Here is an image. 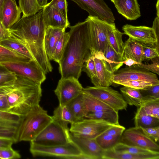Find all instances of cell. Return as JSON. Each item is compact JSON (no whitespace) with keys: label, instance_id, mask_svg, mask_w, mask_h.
Returning <instances> with one entry per match:
<instances>
[{"label":"cell","instance_id":"6da1fadb","mask_svg":"<svg viewBox=\"0 0 159 159\" xmlns=\"http://www.w3.org/2000/svg\"><path fill=\"white\" fill-rule=\"evenodd\" d=\"M46 29L42 9L33 16H22L8 30L10 37L29 50L46 74L52 70L45 48Z\"/></svg>","mask_w":159,"mask_h":159},{"label":"cell","instance_id":"7a4b0ae2","mask_svg":"<svg viewBox=\"0 0 159 159\" xmlns=\"http://www.w3.org/2000/svg\"><path fill=\"white\" fill-rule=\"evenodd\" d=\"M69 37L58 63L62 78L78 79L84 64L92 55L88 22L85 19L70 26Z\"/></svg>","mask_w":159,"mask_h":159},{"label":"cell","instance_id":"3957f363","mask_svg":"<svg viewBox=\"0 0 159 159\" xmlns=\"http://www.w3.org/2000/svg\"><path fill=\"white\" fill-rule=\"evenodd\" d=\"M41 85L16 75L15 80L0 86V92L7 100L8 111L23 116L39 104L42 95Z\"/></svg>","mask_w":159,"mask_h":159},{"label":"cell","instance_id":"277c9868","mask_svg":"<svg viewBox=\"0 0 159 159\" xmlns=\"http://www.w3.org/2000/svg\"><path fill=\"white\" fill-rule=\"evenodd\" d=\"M53 120L39 104L22 116L17 128L15 142H31Z\"/></svg>","mask_w":159,"mask_h":159},{"label":"cell","instance_id":"5b68a950","mask_svg":"<svg viewBox=\"0 0 159 159\" xmlns=\"http://www.w3.org/2000/svg\"><path fill=\"white\" fill-rule=\"evenodd\" d=\"M71 141L70 133L53 120L30 143L43 146L66 144Z\"/></svg>","mask_w":159,"mask_h":159},{"label":"cell","instance_id":"8992f818","mask_svg":"<svg viewBox=\"0 0 159 159\" xmlns=\"http://www.w3.org/2000/svg\"><path fill=\"white\" fill-rule=\"evenodd\" d=\"M30 150L33 157L43 156L66 159H80L82 153L72 141L63 145L45 146L30 142Z\"/></svg>","mask_w":159,"mask_h":159},{"label":"cell","instance_id":"52a82bcc","mask_svg":"<svg viewBox=\"0 0 159 159\" xmlns=\"http://www.w3.org/2000/svg\"><path fill=\"white\" fill-rule=\"evenodd\" d=\"M82 92L101 101L118 111L126 110L127 104L122 94L109 87L88 86L83 88Z\"/></svg>","mask_w":159,"mask_h":159},{"label":"cell","instance_id":"ba28073f","mask_svg":"<svg viewBox=\"0 0 159 159\" xmlns=\"http://www.w3.org/2000/svg\"><path fill=\"white\" fill-rule=\"evenodd\" d=\"M86 20L88 22L92 52H103L106 47L109 44L107 32L108 28L112 23L102 20L98 17L90 16H88Z\"/></svg>","mask_w":159,"mask_h":159},{"label":"cell","instance_id":"9c48e42d","mask_svg":"<svg viewBox=\"0 0 159 159\" xmlns=\"http://www.w3.org/2000/svg\"><path fill=\"white\" fill-rule=\"evenodd\" d=\"M114 125L103 120L84 118L71 124L69 131L75 136L95 139Z\"/></svg>","mask_w":159,"mask_h":159},{"label":"cell","instance_id":"30bf717a","mask_svg":"<svg viewBox=\"0 0 159 159\" xmlns=\"http://www.w3.org/2000/svg\"><path fill=\"white\" fill-rule=\"evenodd\" d=\"M0 67L41 84L46 79V74L34 60L25 62H7L0 64Z\"/></svg>","mask_w":159,"mask_h":159},{"label":"cell","instance_id":"8fae6325","mask_svg":"<svg viewBox=\"0 0 159 159\" xmlns=\"http://www.w3.org/2000/svg\"><path fill=\"white\" fill-rule=\"evenodd\" d=\"M113 83L123 80H142L159 84V80L156 74L136 65L118 70L114 73L112 78Z\"/></svg>","mask_w":159,"mask_h":159},{"label":"cell","instance_id":"7c38bea8","mask_svg":"<svg viewBox=\"0 0 159 159\" xmlns=\"http://www.w3.org/2000/svg\"><path fill=\"white\" fill-rule=\"evenodd\" d=\"M83 89L78 79L74 77L61 78L54 92L59 105L64 106L80 95Z\"/></svg>","mask_w":159,"mask_h":159},{"label":"cell","instance_id":"4fadbf2b","mask_svg":"<svg viewBox=\"0 0 159 159\" xmlns=\"http://www.w3.org/2000/svg\"><path fill=\"white\" fill-rule=\"evenodd\" d=\"M120 142L159 152L158 145L147 136L140 128L135 127L125 130L122 134Z\"/></svg>","mask_w":159,"mask_h":159},{"label":"cell","instance_id":"5bb4252c","mask_svg":"<svg viewBox=\"0 0 159 159\" xmlns=\"http://www.w3.org/2000/svg\"><path fill=\"white\" fill-rule=\"evenodd\" d=\"M71 0L87 11L89 16L98 17L109 23H114L115 18L112 12L103 0Z\"/></svg>","mask_w":159,"mask_h":159},{"label":"cell","instance_id":"9a60e30c","mask_svg":"<svg viewBox=\"0 0 159 159\" xmlns=\"http://www.w3.org/2000/svg\"><path fill=\"white\" fill-rule=\"evenodd\" d=\"M122 30L124 34L141 43L159 48V39L152 27L126 24L122 26Z\"/></svg>","mask_w":159,"mask_h":159},{"label":"cell","instance_id":"2e32d148","mask_svg":"<svg viewBox=\"0 0 159 159\" xmlns=\"http://www.w3.org/2000/svg\"><path fill=\"white\" fill-rule=\"evenodd\" d=\"M70 137L80 151L83 159H102L104 150L100 147L95 139L77 136L70 133Z\"/></svg>","mask_w":159,"mask_h":159},{"label":"cell","instance_id":"e0dca14e","mask_svg":"<svg viewBox=\"0 0 159 159\" xmlns=\"http://www.w3.org/2000/svg\"><path fill=\"white\" fill-rule=\"evenodd\" d=\"M92 52L100 86L109 87L113 83L112 80L114 72L107 62L103 52Z\"/></svg>","mask_w":159,"mask_h":159},{"label":"cell","instance_id":"ac0fdd59","mask_svg":"<svg viewBox=\"0 0 159 159\" xmlns=\"http://www.w3.org/2000/svg\"><path fill=\"white\" fill-rule=\"evenodd\" d=\"M125 130V127L120 124L114 125L96 137V140L104 150L112 148L120 142L122 134Z\"/></svg>","mask_w":159,"mask_h":159},{"label":"cell","instance_id":"d6986e66","mask_svg":"<svg viewBox=\"0 0 159 159\" xmlns=\"http://www.w3.org/2000/svg\"><path fill=\"white\" fill-rule=\"evenodd\" d=\"M44 21L46 28L49 26L66 30L70 25L66 19L52 6L48 3L43 9Z\"/></svg>","mask_w":159,"mask_h":159},{"label":"cell","instance_id":"ffe728a7","mask_svg":"<svg viewBox=\"0 0 159 159\" xmlns=\"http://www.w3.org/2000/svg\"><path fill=\"white\" fill-rule=\"evenodd\" d=\"M113 3L118 12L128 20H136L141 16L137 0H115Z\"/></svg>","mask_w":159,"mask_h":159},{"label":"cell","instance_id":"44dd1931","mask_svg":"<svg viewBox=\"0 0 159 159\" xmlns=\"http://www.w3.org/2000/svg\"><path fill=\"white\" fill-rule=\"evenodd\" d=\"M22 11L16 3L12 0H5L2 13V22L8 30L20 19Z\"/></svg>","mask_w":159,"mask_h":159},{"label":"cell","instance_id":"7402d4cb","mask_svg":"<svg viewBox=\"0 0 159 159\" xmlns=\"http://www.w3.org/2000/svg\"><path fill=\"white\" fill-rule=\"evenodd\" d=\"M143 47L142 43L129 37L124 43L122 61L131 58L138 62H142L144 60Z\"/></svg>","mask_w":159,"mask_h":159},{"label":"cell","instance_id":"603a6c76","mask_svg":"<svg viewBox=\"0 0 159 159\" xmlns=\"http://www.w3.org/2000/svg\"><path fill=\"white\" fill-rule=\"evenodd\" d=\"M65 30L51 26L47 28L44 37V46L47 55L50 61L51 60L58 41L65 31Z\"/></svg>","mask_w":159,"mask_h":159},{"label":"cell","instance_id":"cb8c5ba5","mask_svg":"<svg viewBox=\"0 0 159 159\" xmlns=\"http://www.w3.org/2000/svg\"><path fill=\"white\" fill-rule=\"evenodd\" d=\"M124 34L116 26L114 23H112L108 28L107 36L109 44L122 58L123 52L124 43L122 39Z\"/></svg>","mask_w":159,"mask_h":159},{"label":"cell","instance_id":"d4e9b609","mask_svg":"<svg viewBox=\"0 0 159 159\" xmlns=\"http://www.w3.org/2000/svg\"><path fill=\"white\" fill-rule=\"evenodd\" d=\"M159 152L143 155H135L115 152L112 148L105 150L102 159H159Z\"/></svg>","mask_w":159,"mask_h":159},{"label":"cell","instance_id":"484cf974","mask_svg":"<svg viewBox=\"0 0 159 159\" xmlns=\"http://www.w3.org/2000/svg\"><path fill=\"white\" fill-rule=\"evenodd\" d=\"M52 117L53 120L57 122L66 130L69 131L68 124H71L76 121L75 117L66 105H59L54 109Z\"/></svg>","mask_w":159,"mask_h":159},{"label":"cell","instance_id":"4316f807","mask_svg":"<svg viewBox=\"0 0 159 159\" xmlns=\"http://www.w3.org/2000/svg\"><path fill=\"white\" fill-rule=\"evenodd\" d=\"M121 94L127 104L139 107L148 102L143 96L139 89L124 86L120 89Z\"/></svg>","mask_w":159,"mask_h":159},{"label":"cell","instance_id":"83f0119b","mask_svg":"<svg viewBox=\"0 0 159 159\" xmlns=\"http://www.w3.org/2000/svg\"><path fill=\"white\" fill-rule=\"evenodd\" d=\"M85 118L103 120L114 125H119L118 111L113 110L88 112L86 113Z\"/></svg>","mask_w":159,"mask_h":159},{"label":"cell","instance_id":"f1b7e54d","mask_svg":"<svg viewBox=\"0 0 159 159\" xmlns=\"http://www.w3.org/2000/svg\"><path fill=\"white\" fill-rule=\"evenodd\" d=\"M30 61L24 56L0 44V64L9 62H25Z\"/></svg>","mask_w":159,"mask_h":159},{"label":"cell","instance_id":"f546056e","mask_svg":"<svg viewBox=\"0 0 159 159\" xmlns=\"http://www.w3.org/2000/svg\"><path fill=\"white\" fill-rule=\"evenodd\" d=\"M82 95L86 113L85 115L87 112H89L113 110L110 106L101 101L83 92Z\"/></svg>","mask_w":159,"mask_h":159},{"label":"cell","instance_id":"4dcf8cb0","mask_svg":"<svg viewBox=\"0 0 159 159\" xmlns=\"http://www.w3.org/2000/svg\"><path fill=\"white\" fill-rule=\"evenodd\" d=\"M66 105L75 117L76 121L85 118L86 113L82 92Z\"/></svg>","mask_w":159,"mask_h":159},{"label":"cell","instance_id":"1f68e13d","mask_svg":"<svg viewBox=\"0 0 159 159\" xmlns=\"http://www.w3.org/2000/svg\"><path fill=\"white\" fill-rule=\"evenodd\" d=\"M103 53L107 62L114 73L123 66L121 58L109 44L106 47Z\"/></svg>","mask_w":159,"mask_h":159},{"label":"cell","instance_id":"d6a6232c","mask_svg":"<svg viewBox=\"0 0 159 159\" xmlns=\"http://www.w3.org/2000/svg\"><path fill=\"white\" fill-rule=\"evenodd\" d=\"M143 115L159 119V99L146 102L139 107L135 116Z\"/></svg>","mask_w":159,"mask_h":159},{"label":"cell","instance_id":"836d02e7","mask_svg":"<svg viewBox=\"0 0 159 159\" xmlns=\"http://www.w3.org/2000/svg\"><path fill=\"white\" fill-rule=\"evenodd\" d=\"M0 44L24 56L31 60L35 61L32 55L25 47L10 37L3 38L0 42Z\"/></svg>","mask_w":159,"mask_h":159},{"label":"cell","instance_id":"e575fe53","mask_svg":"<svg viewBox=\"0 0 159 159\" xmlns=\"http://www.w3.org/2000/svg\"><path fill=\"white\" fill-rule=\"evenodd\" d=\"M112 148L116 152L135 155L146 154L157 152L135 146L129 145L120 142Z\"/></svg>","mask_w":159,"mask_h":159},{"label":"cell","instance_id":"d590c367","mask_svg":"<svg viewBox=\"0 0 159 159\" xmlns=\"http://www.w3.org/2000/svg\"><path fill=\"white\" fill-rule=\"evenodd\" d=\"M19 4L23 16H33L43 9L39 5L37 0H19Z\"/></svg>","mask_w":159,"mask_h":159},{"label":"cell","instance_id":"8d00e7d4","mask_svg":"<svg viewBox=\"0 0 159 159\" xmlns=\"http://www.w3.org/2000/svg\"><path fill=\"white\" fill-rule=\"evenodd\" d=\"M21 117L8 111L0 110V125L17 127Z\"/></svg>","mask_w":159,"mask_h":159},{"label":"cell","instance_id":"74e56055","mask_svg":"<svg viewBox=\"0 0 159 159\" xmlns=\"http://www.w3.org/2000/svg\"><path fill=\"white\" fill-rule=\"evenodd\" d=\"M135 127L149 128L159 126V119L148 115L135 116Z\"/></svg>","mask_w":159,"mask_h":159},{"label":"cell","instance_id":"f35d334b","mask_svg":"<svg viewBox=\"0 0 159 159\" xmlns=\"http://www.w3.org/2000/svg\"><path fill=\"white\" fill-rule=\"evenodd\" d=\"M82 71L86 73L95 86H100L92 54L84 64Z\"/></svg>","mask_w":159,"mask_h":159},{"label":"cell","instance_id":"ab89813d","mask_svg":"<svg viewBox=\"0 0 159 159\" xmlns=\"http://www.w3.org/2000/svg\"><path fill=\"white\" fill-rule=\"evenodd\" d=\"M69 37L68 32L65 31L58 41L53 54L51 60L58 63L62 56L63 51Z\"/></svg>","mask_w":159,"mask_h":159},{"label":"cell","instance_id":"60d3db41","mask_svg":"<svg viewBox=\"0 0 159 159\" xmlns=\"http://www.w3.org/2000/svg\"><path fill=\"white\" fill-rule=\"evenodd\" d=\"M115 84L139 90L144 89L154 85L151 83L142 80H123L117 82Z\"/></svg>","mask_w":159,"mask_h":159},{"label":"cell","instance_id":"b9f144b4","mask_svg":"<svg viewBox=\"0 0 159 159\" xmlns=\"http://www.w3.org/2000/svg\"><path fill=\"white\" fill-rule=\"evenodd\" d=\"M139 90L148 101L159 99V84L152 85Z\"/></svg>","mask_w":159,"mask_h":159},{"label":"cell","instance_id":"7bdbcfd3","mask_svg":"<svg viewBox=\"0 0 159 159\" xmlns=\"http://www.w3.org/2000/svg\"><path fill=\"white\" fill-rule=\"evenodd\" d=\"M142 44L143 46V57L144 60H152L155 58L159 57V48L155 46Z\"/></svg>","mask_w":159,"mask_h":159},{"label":"cell","instance_id":"ee69618b","mask_svg":"<svg viewBox=\"0 0 159 159\" xmlns=\"http://www.w3.org/2000/svg\"><path fill=\"white\" fill-rule=\"evenodd\" d=\"M49 4L57 9L67 20V2L66 0H52Z\"/></svg>","mask_w":159,"mask_h":159},{"label":"cell","instance_id":"f6af8a7d","mask_svg":"<svg viewBox=\"0 0 159 159\" xmlns=\"http://www.w3.org/2000/svg\"><path fill=\"white\" fill-rule=\"evenodd\" d=\"M21 157L20 154L11 147L0 148V159H16Z\"/></svg>","mask_w":159,"mask_h":159},{"label":"cell","instance_id":"bcb514c9","mask_svg":"<svg viewBox=\"0 0 159 159\" xmlns=\"http://www.w3.org/2000/svg\"><path fill=\"white\" fill-rule=\"evenodd\" d=\"M148 137L157 143L159 139V126L149 128H140Z\"/></svg>","mask_w":159,"mask_h":159},{"label":"cell","instance_id":"7dc6e473","mask_svg":"<svg viewBox=\"0 0 159 159\" xmlns=\"http://www.w3.org/2000/svg\"><path fill=\"white\" fill-rule=\"evenodd\" d=\"M159 57L152 59V63L148 64H144L141 63L136 65L142 68H144L152 72L159 75Z\"/></svg>","mask_w":159,"mask_h":159},{"label":"cell","instance_id":"c3c4849f","mask_svg":"<svg viewBox=\"0 0 159 159\" xmlns=\"http://www.w3.org/2000/svg\"><path fill=\"white\" fill-rule=\"evenodd\" d=\"M16 75L14 72L5 70L0 72V86L15 80Z\"/></svg>","mask_w":159,"mask_h":159},{"label":"cell","instance_id":"681fc988","mask_svg":"<svg viewBox=\"0 0 159 159\" xmlns=\"http://www.w3.org/2000/svg\"><path fill=\"white\" fill-rule=\"evenodd\" d=\"M14 143H15V141L13 139L0 137V148H6L11 147Z\"/></svg>","mask_w":159,"mask_h":159},{"label":"cell","instance_id":"f907efd6","mask_svg":"<svg viewBox=\"0 0 159 159\" xmlns=\"http://www.w3.org/2000/svg\"><path fill=\"white\" fill-rule=\"evenodd\" d=\"M9 106L7 99L4 95L0 96V110L8 111Z\"/></svg>","mask_w":159,"mask_h":159},{"label":"cell","instance_id":"816d5d0a","mask_svg":"<svg viewBox=\"0 0 159 159\" xmlns=\"http://www.w3.org/2000/svg\"><path fill=\"white\" fill-rule=\"evenodd\" d=\"M0 35L3 38L10 37V34L8 30L7 29L0 21Z\"/></svg>","mask_w":159,"mask_h":159},{"label":"cell","instance_id":"f5cc1de1","mask_svg":"<svg viewBox=\"0 0 159 159\" xmlns=\"http://www.w3.org/2000/svg\"><path fill=\"white\" fill-rule=\"evenodd\" d=\"M159 17H156L153 22L152 28L154 30L157 38L159 39Z\"/></svg>","mask_w":159,"mask_h":159},{"label":"cell","instance_id":"db71d44e","mask_svg":"<svg viewBox=\"0 0 159 159\" xmlns=\"http://www.w3.org/2000/svg\"><path fill=\"white\" fill-rule=\"evenodd\" d=\"M123 63L126 66L130 67L135 65L140 64L141 62H139L131 58H127L123 61Z\"/></svg>","mask_w":159,"mask_h":159},{"label":"cell","instance_id":"11a10c76","mask_svg":"<svg viewBox=\"0 0 159 159\" xmlns=\"http://www.w3.org/2000/svg\"><path fill=\"white\" fill-rule=\"evenodd\" d=\"M37 1L39 7L43 9L48 3V0H37Z\"/></svg>","mask_w":159,"mask_h":159},{"label":"cell","instance_id":"9f6ffc18","mask_svg":"<svg viewBox=\"0 0 159 159\" xmlns=\"http://www.w3.org/2000/svg\"><path fill=\"white\" fill-rule=\"evenodd\" d=\"M5 0H0V21L2 20V10Z\"/></svg>","mask_w":159,"mask_h":159},{"label":"cell","instance_id":"6f0895ef","mask_svg":"<svg viewBox=\"0 0 159 159\" xmlns=\"http://www.w3.org/2000/svg\"><path fill=\"white\" fill-rule=\"evenodd\" d=\"M157 14L158 17H159V0H157L156 4Z\"/></svg>","mask_w":159,"mask_h":159},{"label":"cell","instance_id":"680465c9","mask_svg":"<svg viewBox=\"0 0 159 159\" xmlns=\"http://www.w3.org/2000/svg\"><path fill=\"white\" fill-rule=\"evenodd\" d=\"M6 70V69L0 67V72Z\"/></svg>","mask_w":159,"mask_h":159},{"label":"cell","instance_id":"91938a15","mask_svg":"<svg viewBox=\"0 0 159 159\" xmlns=\"http://www.w3.org/2000/svg\"><path fill=\"white\" fill-rule=\"evenodd\" d=\"M3 39V38L1 35H0V42Z\"/></svg>","mask_w":159,"mask_h":159},{"label":"cell","instance_id":"94428289","mask_svg":"<svg viewBox=\"0 0 159 159\" xmlns=\"http://www.w3.org/2000/svg\"><path fill=\"white\" fill-rule=\"evenodd\" d=\"M3 95L4 94H2V93H1L0 92V96H2V95Z\"/></svg>","mask_w":159,"mask_h":159},{"label":"cell","instance_id":"6125c7cd","mask_svg":"<svg viewBox=\"0 0 159 159\" xmlns=\"http://www.w3.org/2000/svg\"><path fill=\"white\" fill-rule=\"evenodd\" d=\"M12 1H13L14 2L16 3V0H12Z\"/></svg>","mask_w":159,"mask_h":159},{"label":"cell","instance_id":"be15d7a7","mask_svg":"<svg viewBox=\"0 0 159 159\" xmlns=\"http://www.w3.org/2000/svg\"><path fill=\"white\" fill-rule=\"evenodd\" d=\"M113 3L115 0H110Z\"/></svg>","mask_w":159,"mask_h":159},{"label":"cell","instance_id":"e7e4bbea","mask_svg":"<svg viewBox=\"0 0 159 159\" xmlns=\"http://www.w3.org/2000/svg\"></svg>","mask_w":159,"mask_h":159},{"label":"cell","instance_id":"03108f58","mask_svg":"<svg viewBox=\"0 0 159 159\" xmlns=\"http://www.w3.org/2000/svg\"></svg>","mask_w":159,"mask_h":159}]
</instances>
